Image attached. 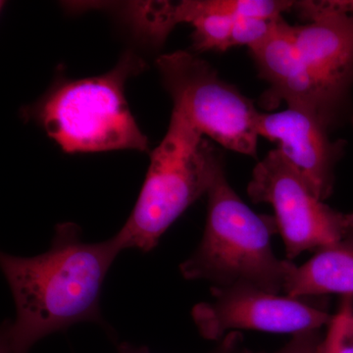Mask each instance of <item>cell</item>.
<instances>
[{
  "label": "cell",
  "mask_w": 353,
  "mask_h": 353,
  "mask_svg": "<svg viewBox=\"0 0 353 353\" xmlns=\"http://www.w3.org/2000/svg\"><path fill=\"white\" fill-rule=\"evenodd\" d=\"M294 27L281 17L270 36L250 50L260 75L270 85L264 101L272 105L284 101L289 108L312 114L328 127L340 102L301 59Z\"/></svg>",
  "instance_id": "cell-8"
},
{
  "label": "cell",
  "mask_w": 353,
  "mask_h": 353,
  "mask_svg": "<svg viewBox=\"0 0 353 353\" xmlns=\"http://www.w3.org/2000/svg\"><path fill=\"white\" fill-rule=\"evenodd\" d=\"M145 68L132 52L102 75L57 83L32 114L48 137L67 153H94L148 148L125 95L132 76Z\"/></svg>",
  "instance_id": "cell-3"
},
{
  "label": "cell",
  "mask_w": 353,
  "mask_h": 353,
  "mask_svg": "<svg viewBox=\"0 0 353 353\" xmlns=\"http://www.w3.org/2000/svg\"><path fill=\"white\" fill-rule=\"evenodd\" d=\"M321 353H353V294L341 296L323 338Z\"/></svg>",
  "instance_id": "cell-12"
},
{
  "label": "cell",
  "mask_w": 353,
  "mask_h": 353,
  "mask_svg": "<svg viewBox=\"0 0 353 353\" xmlns=\"http://www.w3.org/2000/svg\"><path fill=\"white\" fill-rule=\"evenodd\" d=\"M119 353H150L145 348L121 347ZM208 353H250L241 345V336L238 332L227 334L217 347Z\"/></svg>",
  "instance_id": "cell-15"
},
{
  "label": "cell",
  "mask_w": 353,
  "mask_h": 353,
  "mask_svg": "<svg viewBox=\"0 0 353 353\" xmlns=\"http://www.w3.org/2000/svg\"><path fill=\"white\" fill-rule=\"evenodd\" d=\"M292 299L353 294V236L325 246L290 273L284 288Z\"/></svg>",
  "instance_id": "cell-11"
},
{
  "label": "cell",
  "mask_w": 353,
  "mask_h": 353,
  "mask_svg": "<svg viewBox=\"0 0 353 353\" xmlns=\"http://www.w3.org/2000/svg\"><path fill=\"white\" fill-rule=\"evenodd\" d=\"M326 125L312 114L288 108L277 113H260L259 137L277 141L278 150L320 201L333 192L334 170L341 145L332 143Z\"/></svg>",
  "instance_id": "cell-9"
},
{
  "label": "cell",
  "mask_w": 353,
  "mask_h": 353,
  "mask_svg": "<svg viewBox=\"0 0 353 353\" xmlns=\"http://www.w3.org/2000/svg\"><path fill=\"white\" fill-rule=\"evenodd\" d=\"M118 236L85 243L82 230L67 222L55 228L48 252L32 257L2 252V272L16 316L3 323L0 353H29L39 341L83 322L103 324L102 285L123 252Z\"/></svg>",
  "instance_id": "cell-1"
},
{
  "label": "cell",
  "mask_w": 353,
  "mask_h": 353,
  "mask_svg": "<svg viewBox=\"0 0 353 353\" xmlns=\"http://www.w3.org/2000/svg\"><path fill=\"white\" fill-rule=\"evenodd\" d=\"M208 218L196 252L180 265L187 280L213 287L253 285L279 294L296 265L279 259L271 238L279 233L275 218L259 215L241 201L219 172L208 192Z\"/></svg>",
  "instance_id": "cell-2"
},
{
  "label": "cell",
  "mask_w": 353,
  "mask_h": 353,
  "mask_svg": "<svg viewBox=\"0 0 353 353\" xmlns=\"http://www.w3.org/2000/svg\"><path fill=\"white\" fill-rule=\"evenodd\" d=\"M294 43L313 75L341 101L353 83V13L320 16L294 26Z\"/></svg>",
  "instance_id": "cell-10"
},
{
  "label": "cell",
  "mask_w": 353,
  "mask_h": 353,
  "mask_svg": "<svg viewBox=\"0 0 353 353\" xmlns=\"http://www.w3.org/2000/svg\"><path fill=\"white\" fill-rule=\"evenodd\" d=\"M221 157L201 132L178 114L150 164L136 205L116 234L123 250L150 252L160 238L192 204L208 194L221 170Z\"/></svg>",
  "instance_id": "cell-4"
},
{
  "label": "cell",
  "mask_w": 353,
  "mask_h": 353,
  "mask_svg": "<svg viewBox=\"0 0 353 353\" xmlns=\"http://www.w3.org/2000/svg\"><path fill=\"white\" fill-rule=\"evenodd\" d=\"M248 192L253 202L273 208L290 261L353 236V213L334 210L316 197L278 148L256 165Z\"/></svg>",
  "instance_id": "cell-6"
},
{
  "label": "cell",
  "mask_w": 353,
  "mask_h": 353,
  "mask_svg": "<svg viewBox=\"0 0 353 353\" xmlns=\"http://www.w3.org/2000/svg\"><path fill=\"white\" fill-rule=\"evenodd\" d=\"M323 336L319 331L294 334L288 345L275 353H321Z\"/></svg>",
  "instance_id": "cell-14"
},
{
  "label": "cell",
  "mask_w": 353,
  "mask_h": 353,
  "mask_svg": "<svg viewBox=\"0 0 353 353\" xmlns=\"http://www.w3.org/2000/svg\"><path fill=\"white\" fill-rule=\"evenodd\" d=\"M213 301L196 304L192 316L202 338L221 341L231 331L253 330L274 334L320 331L333 316L304 303L250 285L212 287Z\"/></svg>",
  "instance_id": "cell-7"
},
{
  "label": "cell",
  "mask_w": 353,
  "mask_h": 353,
  "mask_svg": "<svg viewBox=\"0 0 353 353\" xmlns=\"http://www.w3.org/2000/svg\"><path fill=\"white\" fill-rule=\"evenodd\" d=\"M281 17L275 19L260 17L239 16L234 18L232 46H243L252 50L265 41L275 27Z\"/></svg>",
  "instance_id": "cell-13"
},
{
  "label": "cell",
  "mask_w": 353,
  "mask_h": 353,
  "mask_svg": "<svg viewBox=\"0 0 353 353\" xmlns=\"http://www.w3.org/2000/svg\"><path fill=\"white\" fill-rule=\"evenodd\" d=\"M157 65L174 113L228 150L256 154L260 113L250 99L223 81L208 62L188 51L162 55Z\"/></svg>",
  "instance_id": "cell-5"
}]
</instances>
